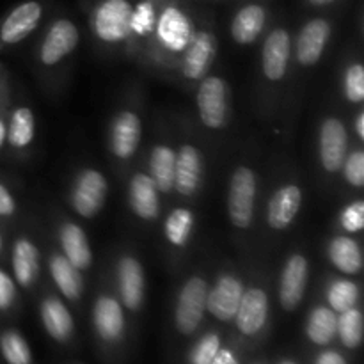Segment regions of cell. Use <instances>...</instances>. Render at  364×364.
<instances>
[{
  "mask_svg": "<svg viewBox=\"0 0 364 364\" xmlns=\"http://www.w3.org/2000/svg\"><path fill=\"white\" fill-rule=\"evenodd\" d=\"M153 34L164 50L183 53L196 34L194 21L178 0H162Z\"/></svg>",
  "mask_w": 364,
  "mask_h": 364,
  "instance_id": "6da1fadb",
  "label": "cell"
},
{
  "mask_svg": "<svg viewBox=\"0 0 364 364\" xmlns=\"http://www.w3.org/2000/svg\"><path fill=\"white\" fill-rule=\"evenodd\" d=\"M130 0H100L91 11V31L100 41L119 45L132 36Z\"/></svg>",
  "mask_w": 364,
  "mask_h": 364,
  "instance_id": "7a4b0ae2",
  "label": "cell"
},
{
  "mask_svg": "<svg viewBox=\"0 0 364 364\" xmlns=\"http://www.w3.org/2000/svg\"><path fill=\"white\" fill-rule=\"evenodd\" d=\"M258 178L247 166H240L233 171L228 192V213L230 220L238 230H247L255 217Z\"/></svg>",
  "mask_w": 364,
  "mask_h": 364,
  "instance_id": "3957f363",
  "label": "cell"
},
{
  "mask_svg": "<svg viewBox=\"0 0 364 364\" xmlns=\"http://www.w3.org/2000/svg\"><path fill=\"white\" fill-rule=\"evenodd\" d=\"M208 283L201 276H192L185 281L178 294L174 320L180 333L192 334L201 323L206 311Z\"/></svg>",
  "mask_w": 364,
  "mask_h": 364,
  "instance_id": "277c9868",
  "label": "cell"
},
{
  "mask_svg": "<svg viewBox=\"0 0 364 364\" xmlns=\"http://www.w3.org/2000/svg\"><path fill=\"white\" fill-rule=\"evenodd\" d=\"M109 192L105 176L96 169H84L75 178L71 188V205L84 219H92L103 208Z\"/></svg>",
  "mask_w": 364,
  "mask_h": 364,
  "instance_id": "5b68a950",
  "label": "cell"
},
{
  "mask_svg": "<svg viewBox=\"0 0 364 364\" xmlns=\"http://www.w3.org/2000/svg\"><path fill=\"white\" fill-rule=\"evenodd\" d=\"M198 110L203 124L210 130H220L228 117V87L224 78L205 77L198 89Z\"/></svg>",
  "mask_w": 364,
  "mask_h": 364,
  "instance_id": "8992f818",
  "label": "cell"
},
{
  "mask_svg": "<svg viewBox=\"0 0 364 364\" xmlns=\"http://www.w3.org/2000/svg\"><path fill=\"white\" fill-rule=\"evenodd\" d=\"M78 39L80 36L77 25L68 18H57L43 36L39 45V60L45 66H55L77 48Z\"/></svg>",
  "mask_w": 364,
  "mask_h": 364,
  "instance_id": "52a82bcc",
  "label": "cell"
},
{
  "mask_svg": "<svg viewBox=\"0 0 364 364\" xmlns=\"http://www.w3.org/2000/svg\"><path fill=\"white\" fill-rule=\"evenodd\" d=\"M43 18V4L39 0H25L14 6L0 20V46L16 45L36 31Z\"/></svg>",
  "mask_w": 364,
  "mask_h": 364,
  "instance_id": "ba28073f",
  "label": "cell"
},
{
  "mask_svg": "<svg viewBox=\"0 0 364 364\" xmlns=\"http://www.w3.org/2000/svg\"><path fill=\"white\" fill-rule=\"evenodd\" d=\"M244 283L235 274H220L212 288H208L206 297V309L215 316L217 320L230 322L237 315L238 304L244 295Z\"/></svg>",
  "mask_w": 364,
  "mask_h": 364,
  "instance_id": "9c48e42d",
  "label": "cell"
},
{
  "mask_svg": "<svg viewBox=\"0 0 364 364\" xmlns=\"http://www.w3.org/2000/svg\"><path fill=\"white\" fill-rule=\"evenodd\" d=\"M320 162L327 173H338L348 153V132L343 121L327 117L320 127L318 135Z\"/></svg>",
  "mask_w": 364,
  "mask_h": 364,
  "instance_id": "30bf717a",
  "label": "cell"
},
{
  "mask_svg": "<svg viewBox=\"0 0 364 364\" xmlns=\"http://www.w3.org/2000/svg\"><path fill=\"white\" fill-rule=\"evenodd\" d=\"M331 32H333V25L326 18H313L302 25L297 41H295V57L302 66H313L318 63L320 57L326 52Z\"/></svg>",
  "mask_w": 364,
  "mask_h": 364,
  "instance_id": "8fae6325",
  "label": "cell"
},
{
  "mask_svg": "<svg viewBox=\"0 0 364 364\" xmlns=\"http://www.w3.org/2000/svg\"><path fill=\"white\" fill-rule=\"evenodd\" d=\"M116 277L123 306L132 311H137L146 295V276L142 263L134 256H121L116 267Z\"/></svg>",
  "mask_w": 364,
  "mask_h": 364,
  "instance_id": "7c38bea8",
  "label": "cell"
},
{
  "mask_svg": "<svg viewBox=\"0 0 364 364\" xmlns=\"http://www.w3.org/2000/svg\"><path fill=\"white\" fill-rule=\"evenodd\" d=\"M291 59V36L287 28H274L262 50V71L267 80H283Z\"/></svg>",
  "mask_w": 364,
  "mask_h": 364,
  "instance_id": "4fadbf2b",
  "label": "cell"
},
{
  "mask_svg": "<svg viewBox=\"0 0 364 364\" xmlns=\"http://www.w3.org/2000/svg\"><path fill=\"white\" fill-rule=\"evenodd\" d=\"M309 277V262L304 255H291L287 259L279 279V301L287 311H294L304 299Z\"/></svg>",
  "mask_w": 364,
  "mask_h": 364,
  "instance_id": "5bb4252c",
  "label": "cell"
},
{
  "mask_svg": "<svg viewBox=\"0 0 364 364\" xmlns=\"http://www.w3.org/2000/svg\"><path fill=\"white\" fill-rule=\"evenodd\" d=\"M217 52V39L212 31H196L181 59V71L188 80H201L206 77Z\"/></svg>",
  "mask_w": 364,
  "mask_h": 364,
  "instance_id": "9a60e30c",
  "label": "cell"
},
{
  "mask_svg": "<svg viewBox=\"0 0 364 364\" xmlns=\"http://www.w3.org/2000/svg\"><path fill=\"white\" fill-rule=\"evenodd\" d=\"M267 318H269V295H267V291L258 287L244 290L237 315H235L238 331L245 336H255L265 327Z\"/></svg>",
  "mask_w": 364,
  "mask_h": 364,
  "instance_id": "2e32d148",
  "label": "cell"
},
{
  "mask_svg": "<svg viewBox=\"0 0 364 364\" xmlns=\"http://www.w3.org/2000/svg\"><path fill=\"white\" fill-rule=\"evenodd\" d=\"M141 117L132 110H121L110 127V149L117 159H130L141 142Z\"/></svg>",
  "mask_w": 364,
  "mask_h": 364,
  "instance_id": "e0dca14e",
  "label": "cell"
},
{
  "mask_svg": "<svg viewBox=\"0 0 364 364\" xmlns=\"http://www.w3.org/2000/svg\"><path fill=\"white\" fill-rule=\"evenodd\" d=\"M302 205V191L299 185H281L272 194L267 208V223L272 230H287L297 217Z\"/></svg>",
  "mask_w": 364,
  "mask_h": 364,
  "instance_id": "ac0fdd59",
  "label": "cell"
},
{
  "mask_svg": "<svg viewBox=\"0 0 364 364\" xmlns=\"http://www.w3.org/2000/svg\"><path fill=\"white\" fill-rule=\"evenodd\" d=\"M130 208L139 219L155 220L160 215V192L149 174L135 173L128 187Z\"/></svg>",
  "mask_w": 364,
  "mask_h": 364,
  "instance_id": "d6986e66",
  "label": "cell"
},
{
  "mask_svg": "<svg viewBox=\"0 0 364 364\" xmlns=\"http://www.w3.org/2000/svg\"><path fill=\"white\" fill-rule=\"evenodd\" d=\"M203 156L196 146L183 144L176 151V176L174 188L181 196H194L201 185Z\"/></svg>",
  "mask_w": 364,
  "mask_h": 364,
  "instance_id": "ffe728a7",
  "label": "cell"
},
{
  "mask_svg": "<svg viewBox=\"0 0 364 364\" xmlns=\"http://www.w3.org/2000/svg\"><path fill=\"white\" fill-rule=\"evenodd\" d=\"M267 20H269V11L263 4H245L231 20V36L238 45H251L265 31Z\"/></svg>",
  "mask_w": 364,
  "mask_h": 364,
  "instance_id": "44dd1931",
  "label": "cell"
},
{
  "mask_svg": "<svg viewBox=\"0 0 364 364\" xmlns=\"http://www.w3.org/2000/svg\"><path fill=\"white\" fill-rule=\"evenodd\" d=\"M92 323L102 340H119L124 331V315L119 302L109 295H102L96 299L95 306H92Z\"/></svg>",
  "mask_w": 364,
  "mask_h": 364,
  "instance_id": "7402d4cb",
  "label": "cell"
},
{
  "mask_svg": "<svg viewBox=\"0 0 364 364\" xmlns=\"http://www.w3.org/2000/svg\"><path fill=\"white\" fill-rule=\"evenodd\" d=\"M60 247L63 255L75 269L87 270L92 263L91 245H89L87 235L78 224L64 223L59 230Z\"/></svg>",
  "mask_w": 364,
  "mask_h": 364,
  "instance_id": "603a6c76",
  "label": "cell"
},
{
  "mask_svg": "<svg viewBox=\"0 0 364 364\" xmlns=\"http://www.w3.org/2000/svg\"><path fill=\"white\" fill-rule=\"evenodd\" d=\"M11 265H13L14 281L21 288L32 287L39 274V251L31 238L20 237L14 240Z\"/></svg>",
  "mask_w": 364,
  "mask_h": 364,
  "instance_id": "cb8c5ba5",
  "label": "cell"
},
{
  "mask_svg": "<svg viewBox=\"0 0 364 364\" xmlns=\"http://www.w3.org/2000/svg\"><path fill=\"white\" fill-rule=\"evenodd\" d=\"M149 176L155 181L160 194H169L174 191L176 176V151L171 146L156 144L149 155Z\"/></svg>",
  "mask_w": 364,
  "mask_h": 364,
  "instance_id": "d4e9b609",
  "label": "cell"
},
{
  "mask_svg": "<svg viewBox=\"0 0 364 364\" xmlns=\"http://www.w3.org/2000/svg\"><path fill=\"white\" fill-rule=\"evenodd\" d=\"M331 263L336 267L340 272L355 276L363 269V252L361 245L350 237H334L329 242L327 249Z\"/></svg>",
  "mask_w": 364,
  "mask_h": 364,
  "instance_id": "484cf974",
  "label": "cell"
},
{
  "mask_svg": "<svg viewBox=\"0 0 364 364\" xmlns=\"http://www.w3.org/2000/svg\"><path fill=\"white\" fill-rule=\"evenodd\" d=\"M41 320L46 333L57 341H66L73 333V318L63 301L57 297H46L41 302Z\"/></svg>",
  "mask_w": 364,
  "mask_h": 364,
  "instance_id": "4316f807",
  "label": "cell"
},
{
  "mask_svg": "<svg viewBox=\"0 0 364 364\" xmlns=\"http://www.w3.org/2000/svg\"><path fill=\"white\" fill-rule=\"evenodd\" d=\"M48 269L53 283H55V287L59 288V291L64 297L70 299V301H75V299L82 294L84 283H82L80 270L75 269V267L64 258V255H53L52 258L48 259Z\"/></svg>",
  "mask_w": 364,
  "mask_h": 364,
  "instance_id": "83f0119b",
  "label": "cell"
},
{
  "mask_svg": "<svg viewBox=\"0 0 364 364\" xmlns=\"http://www.w3.org/2000/svg\"><path fill=\"white\" fill-rule=\"evenodd\" d=\"M36 134V119L34 114L28 107H18L13 110L9 121H7L6 142H9L11 148L25 149L34 141Z\"/></svg>",
  "mask_w": 364,
  "mask_h": 364,
  "instance_id": "f1b7e54d",
  "label": "cell"
},
{
  "mask_svg": "<svg viewBox=\"0 0 364 364\" xmlns=\"http://www.w3.org/2000/svg\"><path fill=\"white\" fill-rule=\"evenodd\" d=\"M196 217L188 208H174L167 215L166 224H164V233H166L167 242L173 247H185L191 242L192 231H194Z\"/></svg>",
  "mask_w": 364,
  "mask_h": 364,
  "instance_id": "f546056e",
  "label": "cell"
},
{
  "mask_svg": "<svg viewBox=\"0 0 364 364\" xmlns=\"http://www.w3.org/2000/svg\"><path fill=\"white\" fill-rule=\"evenodd\" d=\"M338 316L336 313L326 306H318L311 311L306 326L308 338L316 345H327L336 336Z\"/></svg>",
  "mask_w": 364,
  "mask_h": 364,
  "instance_id": "4dcf8cb0",
  "label": "cell"
},
{
  "mask_svg": "<svg viewBox=\"0 0 364 364\" xmlns=\"http://www.w3.org/2000/svg\"><path fill=\"white\" fill-rule=\"evenodd\" d=\"M162 0H139L132 7L130 32L137 38H149L155 31L156 16Z\"/></svg>",
  "mask_w": 364,
  "mask_h": 364,
  "instance_id": "1f68e13d",
  "label": "cell"
},
{
  "mask_svg": "<svg viewBox=\"0 0 364 364\" xmlns=\"http://www.w3.org/2000/svg\"><path fill=\"white\" fill-rule=\"evenodd\" d=\"M327 301L334 313L355 308L359 301V287L350 279H334L327 288Z\"/></svg>",
  "mask_w": 364,
  "mask_h": 364,
  "instance_id": "d6a6232c",
  "label": "cell"
},
{
  "mask_svg": "<svg viewBox=\"0 0 364 364\" xmlns=\"http://www.w3.org/2000/svg\"><path fill=\"white\" fill-rule=\"evenodd\" d=\"M0 352L9 364H31L32 355L27 341L16 331H4L0 334Z\"/></svg>",
  "mask_w": 364,
  "mask_h": 364,
  "instance_id": "836d02e7",
  "label": "cell"
},
{
  "mask_svg": "<svg viewBox=\"0 0 364 364\" xmlns=\"http://www.w3.org/2000/svg\"><path fill=\"white\" fill-rule=\"evenodd\" d=\"M336 333L340 334L345 347L355 348L361 345L363 340V315L359 309L350 308L347 311L340 313L338 316Z\"/></svg>",
  "mask_w": 364,
  "mask_h": 364,
  "instance_id": "e575fe53",
  "label": "cell"
},
{
  "mask_svg": "<svg viewBox=\"0 0 364 364\" xmlns=\"http://www.w3.org/2000/svg\"><path fill=\"white\" fill-rule=\"evenodd\" d=\"M345 98L350 103H363L364 100V68L361 63H352L343 78Z\"/></svg>",
  "mask_w": 364,
  "mask_h": 364,
  "instance_id": "d590c367",
  "label": "cell"
},
{
  "mask_svg": "<svg viewBox=\"0 0 364 364\" xmlns=\"http://www.w3.org/2000/svg\"><path fill=\"white\" fill-rule=\"evenodd\" d=\"M345 174V180L348 185L354 188H361L364 185V153L363 149H355V151L347 153L341 166Z\"/></svg>",
  "mask_w": 364,
  "mask_h": 364,
  "instance_id": "8d00e7d4",
  "label": "cell"
},
{
  "mask_svg": "<svg viewBox=\"0 0 364 364\" xmlns=\"http://www.w3.org/2000/svg\"><path fill=\"white\" fill-rule=\"evenodd\" d=\"M220 350V340L215 333H210L198 341L191 354L192 364H212L217 352Z\"/></svg>",
  "mask_w": 364,
  "mask_h": 364,
  "instance_id": "74e56055",
  "label": "cell"
},
{
  "mask_svg": "<svg viewBox=\"0 0 364 364\" xmlns=\"http://www.w3.org/2000/svg\"><path fill=\"white\" fill-rule=\"evenodd\" d=\"M340 224L347 233H361L364 228V203L354 201L345 206L340 215Z\"/></svg>",
  "mask_w": 364,
  "mask_h": 364,
  "instance_id": "f35d334b",
  "label": "cell"
},
{
  "mask_svg": "<svg viewBox=\"0 0 364 364\" xmlns=\"http://www.w3.org/2000/svg\"><path fill=\"white\" fill-rule=\"evenodd\" d=\"M16 299V284L7 272L0 269V311H7L13 308Z\"/></svg>",
  "mask_w": 364,
  "mask_h": 364,
  "instance_id": "ab89813d",
  "label": "cell"
},
{
  "mask_svg": "<svg viewBox=\"0 0 364 364\" xmlns=\"http://www.w3.org/2000/svg\"><path fill=\"white\" fill-rule=\"evenodd\" d=\"M16 212V203L13 194L4 183H0V217H11Z\"/></svg>",
  "mask_w": 364,
  "mask_h": 364,
  "instance_id": "60d3db41",
  "label": "cell"
},
{
  "mask_svg": "<svg viewBox=\"0 0 364 364\" xmlns=\"http://www.w3.org/2000/svg\"><path fill=\"white\" fill-rule=\"evenodd\" d=\"M316 364H347V363H345V359L341 358L338 352L327 350V352H323V354L318 355Z\"/></svg>",
  "mask_w": 364,
  "mask_h": 364,
  "instance_id": "b9f144b4",
  "label": "cell"
},
{
  "mask_svg": "<svg viewBox=\"0 0 364 364\" xmlns=\"http://www.w3.org/2000/svg\"><path fill=\"white\" fill-rule=\"evenodd\" d=\"M212 364H238V361L231 350H219L213 358Z\"/></svg>",
  "mask_w": 364,
  "mask_h": 364,
  "instance_id": "7bdbcfd3",
  "label": "cell"
},
{
  "mask_svg": "<svg viewBox=\"0 0 364 364\" xmlns=\"http://www.w3.org/2000/svg\"><path fill=\"white\" fill-rule=\"evenodd\" d=\"M355 132H358V137L364 141V114L359 112L358 119H355Z\"/></svg>",
  "mask_w": 364,
  "mask_h": 364,
  "instance_id": "ee69618b",
  "label": "cell"
},
{
  "mask_svg": "<svg viewBox=\"0 0 364 364\" xmlns=\"http://www.w3.org/2000/svg\"><path fill=\"white\" fill-rule=\"evenodd\" d=\"M6 134H7V123L2 116H0V148L6 144Z\"/></svg>",
  "mask_w": 364,
  "mask_h": 364,
  "instance_id": "f6af8a7d",
  "label": "cell"
},
{
  "mask_svg": "<svg viewBox=\"0 0 364 364\" xmlns=\"http://www.w3.org/2000/svg\"><path fill=\"white\" fill-rule=\"evenodd\" d=\"M4 251V238H2V233H0V255H2Z\"/></svg>",
  "mask_w": 364,
  "mask_h": 364,
  "instance_id": "bcb514c9",
  "label": "cell"
},
{
  "mask_svg": "<svg viewBox=\"0 0 364 364\" xmlns=\"http://www.w3.org/2000/svg\"><path fill=\"white\" fill-rule=\"evenodd\" d=\"M279 364H295L294 361H283V363H279Z\"/></svg>",
  "mask_w": 364,
  "mask_h": 364,
  "instance_id": "7dc6e473",
  "label": "cell"
}]
</instances>
